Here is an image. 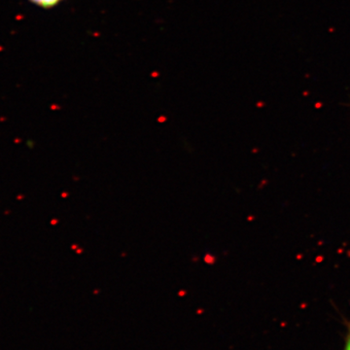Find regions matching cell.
Returning a JSON list of instances; mask_svg holds the SVG:
<instances>
[{"mask_svg": "<svg viewBox=\"0 0 350 350\" xmlns=\"http://www.w3.org/2000/svg\"><path fill=\"white\" fill-rule=\"evenodd\" d=\"M342 350H350V323L347 326V334L344 340V346Z\"/></svg>", "mask_w": 350, "mask_h": 350, "instance_id": "7a4b0ae2", "label": "cell"}, {"mask_svg": "<svg viewBox=\"0 0 350 350\" xmlns=\"http://www.w3.org/2000/svg\"><path fill=\"white\" fill-rule=\"evenodd\" d=\"M28 1L31 2L32 4H34V5L40 7V8L51 9V8L58 6L62 0H28Z\"/></svg>", "mask_w": 350, "mask_h": 350, "instance_id": "6da1fadb", "label": "cell"}]
</instances>
